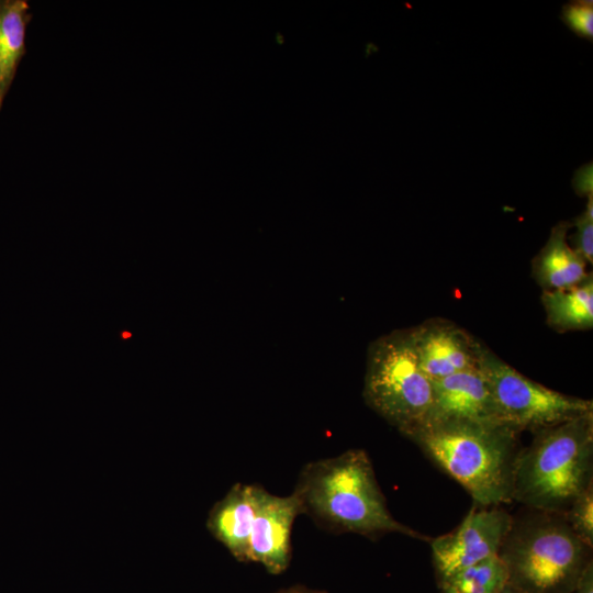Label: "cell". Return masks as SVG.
Here are the masks:
<instances>
[{
	"label": "cell",
	"mask_w": 593,
	"mask_h": 593,
	"mask_svg": "<svg viewBox=\"0 0 593 593\" xmlns=\"http://www.w3.org/2000/svg\"><path fill=\"white\" fill-rule=\"evenodd\" d=\"M513 516L500 506H473L450 533L430 538L432 559L438 582L499 555Z\"/></svg>",
	"instance_id": "obj_7"
},
{
	"label": "cell",
	"mask_w": 593,
	"mask_h": 593,
	"mask_svg": "<svg viewBox=\"0 0 593 593\" xmlns=\"http://www.w3.org/2000/svg\"><path fill=\"white\" fill-rule=\"evenodd\" d=\"M591 552L562 514L529 510L513 517L497 556L507 584L523 593H573Z\"/></svg>",
	"instance_id": "obj_4"
},
{
	"label": "cell",
	"mask_w": 593,
	"mask_h": 593,
	"mask_svg": "<svg viewBox=\"0 0 593 593\" xmlns=\"http://www.w3.org/2000/svg\"><path fill=\"white\" fill-rule=\"evenodd\" d=\"M573 188L579 195H589L593 194V183H592V164H586L574 174L572 180Z\"/></svg>",
	"instance_id": "obj_19"
},
{
	"label": "cell",
	"mask_w": 593,
	"mask_h": 593,
	"mask_svg": "<svg viewBox=\"0 0 593 593\" xmlns=\"http://www.w3.org/2000/svg\"><path fill=\"white\" fill-rule=\"evenodd\" d=\"M478 369L502 422L521 433H534L593 413L592 400L558 392L527 378L482 343Z\"/></svg>",
	"instance_id": "obj_6"
},
{
	"label": "cell",
	"mask_w": 593,
	"mask_h": 593,
	"mask_svg": "<svg viewBox=\"0 0 593 593\" xmlns=\"http://www.w3.org/2000/svg\"><path fill=\"white\" fill-rule=\"evenodd\" d=\"M261 488L235 483L208 514L206 529L239 562H249V537Z\"/></svg>",
	"instance_id": "obj_11"
},
{
	"label": "cell",
	"mask_w": 593,
	"mask_h": 593,
	"mask_svg": "<svg viewBox=\"0 0 593 593\" xmlns=\"http://www.w3.org/2000/svg\"><path fill=\"white\" fill-rule=\"evenodd\" d=\"M500 593H523V592L507 584Z\"/></svg>",
	"instance_id": "obj_22"
},
{
	"label": "cell",
	"mask_w": 593,
	"mask_h": 593,
	"mask_svg": "<svg viewBox=\"0 0 593 593\" xmlns=\"http://www.w3.org/2000/svg\"><path fill=\"white\" fill-rule=\"evenodd\" d=\"M301 514L293 492L279 496L261 488L249 537V562L261 564L270 574L283 573L292 556V526Z\"/></svg>",
	"instance_id": "obj_8"
},
{
	"label": "cell",
	"mask_w": 593,
	"mask_h": 593,
	"mask_svg": "<svg viewBox=\"0 0 593 593\" xmlns=\"http://www.w3.org/2000/svg\"><path fill=\"white\" fill-rule=\"evenodd\" d=\"M572 532L585 545L593 547V484L584 490L562 513Z\"/></svg>",
	"instance_id": "obj_16"
},
{
	"label": "cell",
	"mask_w": 593,
	"mask_h": 593,
	"mask_svg": "<svg viewBox=\"0 0 593 593\" xmlns=\"http://www.w3.org/2000/svg\"><path fill=\"white\" fill-rule=\"evenodd\" d=\"M593 484V413L533 433L514 470L513 501L564 513Z\"/></svg>",
	"instance_id": "obj_3"
},
{
	"label": "cell",
	"mask_w": 593,
	"mask_h": 593,
	"mask_svg": "<svg viewBox=\"0 0 593 593\" xmlns=\"http://www.w3.org/2000/svg\"><path fill=\"white\" fill-rule=\"evenodd\" d=\"M293 493L302 514L335 534L353 533L374 539L389 533L429 541L430 538L400 523L390 513L363 449L307 462Z\"/></svg>",
	"instance_id": "obj_1"
},
{
	"label": "cell",
	"mask_w": 593,
	"mask_h": 593,
	"mask_svg": "<svg viewBox=\"0 0 593 593\" xmlns=\"http://www.w3.org/2000/svg\"><path fill=\"white\" fill-rule=\"evenodd\" d=\"M569 222L551 228L545 246L533 259V275L544 290L571 288L588 277L586 261L569 245Z\"/></svg>",
	"instance_id": "obj_12"
},
{
	"label": "cell",
	"mask_w": 593,
	"mask_h": 593,
	"mask_svg": "<svg viewBox=\"0 0 593 593\" xmlns=\"http://www.w3.org/2000/svg\"><path fill=\"white\" fill-rule=\"evenodd\" d=\"M573 593H593V562L590 561L581 573Z\"/></svg>",
	"instance_id": "obj_20"
},
{
	"label": "cell",
	"mask_w": 593,
	"mask_h": 593,
	"mask_svg": "<svg viewBox=\"0 0 593 593\" xmlns=\"http://www.w3.org/2000/svg\"><path fill=\"white\" fill-rule=\"evenodd\" d=\"M432 382L433 401L423 425L448 421L504 423L479 369L455 373Z\"/></svg>",
	"instance_id": "obj_10"
},
{
	"label": "cell",
	"mask_w": 593,
	"mask_h": 593,
	"mask_svg": "<svg viewBox=\"0 0 593 593\" xmlns=\"http://www.w3.org/2000/svg\"><path fill=\"white\" fill-rule=\"evenodd\" d=\"M521 432L504 423H426L406 437L471 495L478 506L513 502Z\"/></svg>",
	"instance_id": "obj_2"
},
{
	"label": "cell",
	"mask_w": 593,
	"mask_h": 593,
	"mask_svg": "<svg viewBox=\"0 0 593 593\" xmlns=\"http://www.w3.org/2000/svg\"><path fill=\"white\" fill-rule=\"evenodd\" d=\"M32 18L26 0H0V111L26 54V26Z\"/></svg>",
	"instance_id": "obj_13"
},
{
	"label": "cell",
	"mask_w": 593,
	"mask_h": 593,
	"mask_svg": "<svg viewBox=\"0 0 593 593\" xmlns=\"http://www.w3.org/2000/svg\"><path fill=\"white\" fill-rule=\"evenodd\" d=\"M441 593H500L507 571L499 556L467 567L438 582Z\"/></svg>",
	"instance_id": "obj_15"
},
{
	"label": "cell",
	"mask_w": 593,
	"mask_h": 593,
	"mask_svg": "<svg viewBox=\"0 0 593 593\" xmlns=\"http://www.w3.org/2000/svg\"><path fill=\"white\" fill-rule=\"evenodd\" d=\"M362 396L405 437L425 422L433 382L418 365L410 329H398L368 347Z\"/></svg>",
	"instance_id": "obj_5"
},
{
	"label": "cell",
	"mask_w": 593,
	"mask_h": 593,
	"mask_svg": "<svg viewBox=\"0 0 593 593\" xmlns=\"http://www.w3.org/2000/svg\"><path fill=\"white\" fill-rule=\"evenodd\" d=\"M575 232L570 236L574 250L586 261H593V194L588 197L584 211L574 219Z\"/></svg>",
	"instance_id": "obj_18"
},
{
	"label": "cell",
	"mask_w": 593,
	"mask_h": 593,
	"mask_svg": "<svg viewBox=\"0 0 593 593\" xmlns=\"http://www.w3.org/2000/svg\"><path fill=\"white\" fill-rule=\"evenodd\" d=\"M547 323L556 331L590 329L593 326L592 275L561 290H544L541 295Z\"/></svg>",
	"instance_id": "obj_14"
},
{
	"label": "cell",
	"mask_w": 593,
	"mask_h": 593,
	"mask_svg": "<svg viewBox=\"0 0 593 593\" xmlns=\"http://www.w3.org/2000/svg\"><path fill=\"white\" fill-rule=\"evenodd\" d=\"M276 593H328L322 590H314L302 585H294L277 591Z\"/></svg>",
	"instance_id": "obj_21"
},
{
	"label": "cell",
	"mask_w": 593,
	"mask_h": 593,
	"mask_svg": "<svg viewBox=\"0 0 593 593\" xmlns=\"http://www.w3.org/2000/svg\"><path fill=\"white\" fill-rule=\"evenodd\" d=\"M410 333L419 368L430 381L478 369L481 343L458 325L436 318Z\"/></svg>",
	"instance_id": "obj_9"
},
{
	"label": "cell",
	"mask_w": 593,
	"mask_h": 593,
	"mask_svg": "<svg viewBox=\"0 0 593 593\" xmlns=\"http://www.w3.org/2000/svg\"><path fill=\"white\" fill-rule=\"evenodd\" d=\"M560 19L575 35L593 41V1L575 0L566 3Z\"/></svg>",
	"instance_id": "obj_17"
}]
</instances>
